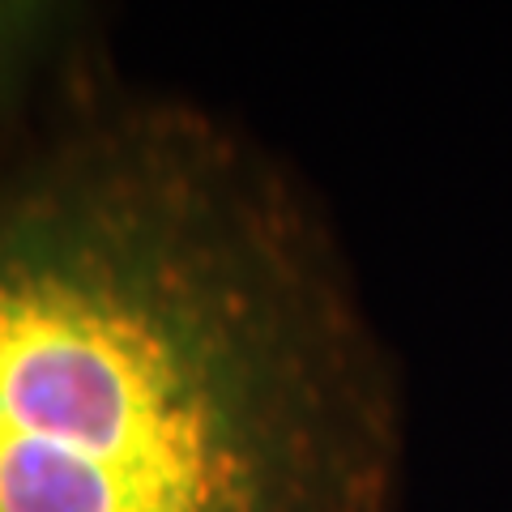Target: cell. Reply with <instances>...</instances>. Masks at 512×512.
I'll list each match as a JSON object with an SVG mask.
<instances>
[{
  "instance_id": "obj_1",
  "label": "cell",
  "mask_w": 512,
  "mask_h": 512,
  "mask_svg": "<svg viewBox=\"0 0 512 512\" xmlns=\"http://www.w3.org/2000/svg\"><path fill=\"white\" fill-rule=\"evenodd\" d=\"M406 406L329 222L82 64L0 116V512H397Z\"/></svg>"
}]
</instances>
